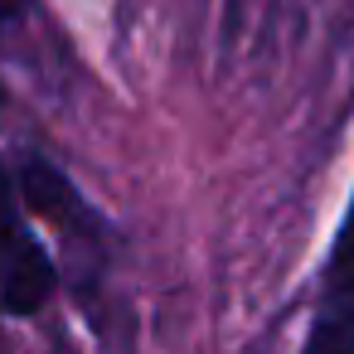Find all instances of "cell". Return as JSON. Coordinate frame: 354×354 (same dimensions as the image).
Listing matches in <instances>:
<instances>
[{
  "label": "cell",
  "instance_id": "obj_1",
  "mask_svg": "<svg viewBox=\"0 0 354 354\" xmlns=\"http://www.w3.org/2000/svg\"><path fill=\"white\" fill-rule=\"evenodd\" d=\"M310 349H354V199L320 272V306L306 335Z\"/></svg>",
  "mask_w": 354,
  "mask_h": 354
},
{
  "label": "cell",
  "instance_id": "obj_2",
  "mask_svg": "<svg viewBox=\"0 0 354 354\" xmlns=\"http://www.w3.org/2000/svg\"><path fill=\"white\" fill-rule=\"evenodd\" d=\"M59 277H54V262L49 252L20 228L10 252H6V267H0V310L6 315H39L54 296Z\"/></svg>",
  "mask_w": 354,
  "mask_h": 354
},
{
  "label": "cell",
  "instance_id": "obj_3",
  "mask_svg": "<svg viewBox=\"0 0 354 354\" xmlns=\"http://www.w3.org/2000/svg\"><path fill=\"white\" fill-rule=\"evenodd\" d=\"M20 233V194H15V180L0 170V267H6V252Z\"/></svg>",
  "mask_w": 354,
  "mask_h": 354
},
{
  "label": "cell",
  "instance_id": "obj_4",
  "mask_svg": "<svg viewBox=\"0 0 354 354\" xmlns=\"http://www.w3.org/2000/svg\"><path fill=\"white\" fill-rule=\"evenodd\" d=\"M25 6L30 0H0V25H10L15 15H25Z\"/></svg>",
  "mask_w": 354,
  "mask_h": 354
}]
</instances>
